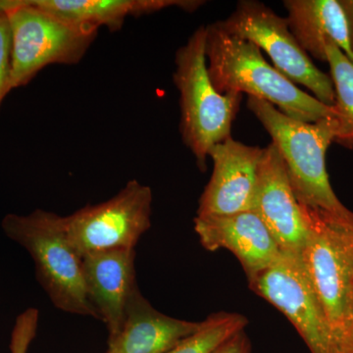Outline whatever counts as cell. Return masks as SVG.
Returning <instances> with one entry per match:
<instances>
[{"instance_id": "cell-18", "label": "cell", "mask_w": 353, "mask_h": 353, "mask_svg": "<svg viewBox=\"0 0 353 353\" xmlns=\"http://www.w3.org/2000/svg\"><path fill=\"white\" fill-rule=\"evenodd\" d=\"M248 319L238 313L218 312L201 322L196 333L167 353H213L228 339L245 331Z\"/></svg>"}, {"instance_id": "cell-23", "label": "cell", "mask_w": 353, "mask_h": 353, "mask_svg": "<svg viewBox=\"0 0 353 353\" xmlns=\"http://www.w3.org/2000/svg\"><path fill=\"white\" fill-rule=\"evenodd\" d=\"M341 353H353V326L352 331H350V336H348L347 343Z\"/></svg>"}, {"instance_id": "cell-17", "label": "cell", "mask_w": 353, "mask_h": 353, "mask_svg": "<svg viewBox=\"0 0 353 353\" xmlns=\"http://www.w3.org/2000/svg\"><path fill=\"white\" fill-rule=\"evenodd\" d=\"M326 54L336 94L333 108L338 130L334 141L353 148V63L334 44L327 46Z\"/></svg>"}, {"instance_id": "cell-15", "label": "cell", "mask_w": 353, "mask_h": 353, "mask_svg": "<svg viewBox=\"0 0 353 353\" xmlns=\"http://www.w3.org/2000/svg\"><path fill=\"white\" fill-rule=\"evenodd\" d=\"M290 31L301 48L327 62L326 48L334 44L353 63L347 21L340 0H285Z\"/></svg>"}, {"instance_id": "cell-13", "label": "cell", "mask_w": 353, "mask_h": 353, "mask_svg": "<svg viewBox=\"0 0 353 353\" xmlns=\"http://www.w3.org/2000/svg\"><path fill=\"white\" fill-rule=\"evenodd\" d=\"M136 252L130 250L88 253L83 257V273L88 299L112 338L122 327L132 290L137 285Z\"/></svg>"}, {"instance_id": "cell-19", "label": "cell", "mask_w": 353, "mask_h": 353, "mask_svg": "<svg viewBox=\"0 0 353 353\" xmlns=\"http://www.w3.org/2000/svg\"><path fill=\"white\" fill-rule=\"evenodd\" d=\"M11 55L12 36L6 9L0 4V108L6 95L11 92Z\"/></svg>"}, {"instance_id": "cell-22", "label": "cell", "mask_w": 353, "mask_h": 353, "mask_svg": "<svg viewBox=\"0 0 353 353\" xmlns=\"http://www.w3.org/2000/svg\"><path fill=\"white\" fill-rule=\"evenodd\" d=\"M30 343L24 340H14L11 341V352L12 353H27Z\"/></svg>"}, {"instance_id": "cell-10", "label": "cell", "mask_w": 353, "mask_h": 353, "mask_svg": "<svg viewBox=\"0 0 353 353\" xmlns=\"http://www.w3.org/2000/svg\"><path fill=\"white\" fill-rule=\"evenodd\" d=\"M264 148L233 138L211 148L210 180L199 199L196 216L230 215L252 211Z\"/></svg>"}, {"instance_id": "cell-20", "label": "cell", "mask_w": 353, "mask_h": 353, "mask_svg": "<svg viewBox=\"0 0 353 353\" xmlns=\"http://www.w3.org/2000/svg\"><path fill=\"white\" fill-rule=\"evenodd\" d=\"M213 353H252V345L245 331H241L228 339Z\"/></svg>"}, {"instance_id": "cell-2", "label": "cell", "mask_w": 353, "mask_h": 353, "mask_svg": "<svg viewBox=\"0 0 353 353\" xmlns=\"http://www.w3.org/2000/svg\"><path fill=\"white\" fill-rule=\"evenodd\" d=\"M248 108L277 146L297 201L336 217L353 218L352 211L334 194L327 173V150L338 130L336 118L301 122L288 117L269 102L250 97Z\"/></svg>"}, {"instance_id": "cell-9", "label": "cell", "mask_w": 353, "mask_h": 353, "mask_svg": "<svg viewBox=\"0 0 353 353\" xmlns=\"http://www.w3.org/2000/svg\"><path fill=\"white\" fill-rule=\"evenodd\" d=\"M248 283L252 292L289 319L311 353H338L328 320L301 255L283 252Z\"/></svg>"}, {"instance_id": "cell-16", "label": "cell", "mask_w": 353, "mask_h": 353, "mask_svg": "<svg viewBox=\"0 0 353 353\" xmlns=\"http://www.w3.org/2000/svg\"><path fill=\"white\" fill-rule=\"evenodd\" d=\"M37 6L71 21L75 24L97 30L105 27L119 31L128 17H139L176 8L194 12L204 6L202 0H32Z\"/></svg>"}, {"instance_id": "cell-4", "label": "cell", "mask_w": 353, "mask_h": 353, "mask_svg": "<svg viewBox=\"0 0 353 353\" xmlns=\"http://www.w3.org/2000/svg\"><path fill=\"white\" fill-rule=\"evenodd\" d=\"M1 227L30 253L37 279L55 307L99 319L85 290L82 256L67 236L64 217L36 209L28 215L7 214Z\"/></svg>"}, {"instance_id": "cell-7", "label": "cell", "mask_w": 353, "mask_h": 353, "mask_svg": "<svg viewBox=\"0 0 353 353\" xmlns=\"http://www.w3.org/2000/svg\"><path fill=\"white\" fill-rule=\"evenodd\" d=\"M215 23L227 34L246 39L264 50L275 68L292 83L308 88L318 101L334 105L331 77L315 66L290 31L287 19L270 7L255 0H241L227 19Z\"/></svg>"}, {"instance_id": "cell-21", "label": "cell", "mask_w": 353, "mask_h": 353, "mask_svg": "<svg viewBox=\"0 0 353 353\" xmlns=\"http://www.w3.org/2000/svg\"><path fill=\"white\" fill-rule=\"evenodd\" d=\"M340 3L347 18L350 46L353 52V0H340Z\"/></svg>"}, {"instance_id": "cell-8", "label": "cell", "mask_w": 353, "mask_h": 353, "mask_svg": "<svg viewBox=\"0 0 353 353\" xmlns=\"http://www.w3.org/2000/svg\"><path fill=\"white\" fill-rule=\"evenodd\" d=\"M152 189L130 181L112 199L64 217L67 236L82 259L88 253L134 250L152 225Z\"/></svg>"}, {"instance_id": "cell-6", "label": "cell", "mask_w": 353, "mask_h": 353, "mask_svg": "<svg viewBox=\"0 0 353 353\" xmlns=\"http://www.w3.org/2000/svg\"><path fill=\"white\" fill-rule=\"evenodd\" d=\"M0 4L12 36L11 90L28 85L50 65L78 64L99 32L59 17L32 0H0Z\"/></svg>"}, {"instance_id": "cell-12", "label": "cell", "mask_w": 353, "mask_h": 353, "mask_svg": "<svg viewBox=\"0 0 353 353\" xmlns=\"http://www.w3.org/2000/svg\"><path fill=\"white\" fill-rule=\"evenodd\" d=\"M194 230L205 250H227L233 253L248 281L273 264L283 253L263 221L253 211L196 216Z\"/></svg>"}, {"instance_id": "cell-5", "label": "cell", "mask_w": 353, "mask_h": 353, "mask_svg": "<svg viewBox=\"0 0 353 353\" xmlns=\"http://www.w3.org/2000/svg\"><path fill=\"white\" fill-rule=\"evenodd\" d=\"M301 205L310 228L301 257L341 353L353 326V218Z\"/></svg>"}, {"instance_id": "cell-14", "label": "cell", "mask_w": 353, "mask_h": 353, "mask_svg": "<svg viewBox=\"0 0 353 353\" xmlns=\"http://www.w3.org/2000/svg\"><path fill=\"white\" fill-rule=\"evenodd\" d=\"M201 322H190L162 314L132 290L120 331L108 339L106 353H167L183 339L196 333Z\"/></svg>"}, {"instance_id": "cell-1", "label": "cell", "mask_w": 353, "mask_h": 353, "mask_svg": "<svg viewBox=\"0 0 353 353\" xmlns=\"http://www.w3.org/2000/svg\"><path fill=\"white\" fill-rule=\"evenodd\" d=\"M205 53L211 82L221 94H248L301 122L334 117L333 106L301 90L269 64L254 43L227 34L216 23L206 26Z\"/></svg>"}, {"instance_id": "cell-11", "label": "cell", "mask_w": 353, "mask_h": 353, "mask_svg": "<svg viewBox=\"0 0 353 353\" xmlns=\"http://www.w3.org/2000/svg\"><path fill=\"white\" fill-rule=\"evenodd\" d=\"M252 211L263 221L283 252L301 255L310 228L290 187L283 158L273 143L263 150Z\"/></svg>"}, {"instance_id": "cell-3", "label": "cell", "mask_w": 353, "mask_h": 353, "mask_svg": "<svg viewBox=\"0 0 353 353\" xmlns=\"http://www.w3.org/2000/svg\"><path fill=\"white\" fill-rule=\"evenodd\" d=\"M206 26H201L176 52L173 81L180 94V132L201 171L209 152L231 137L241 94H221L211 82L205 53Z\"/></svg>"}]
</instances>
